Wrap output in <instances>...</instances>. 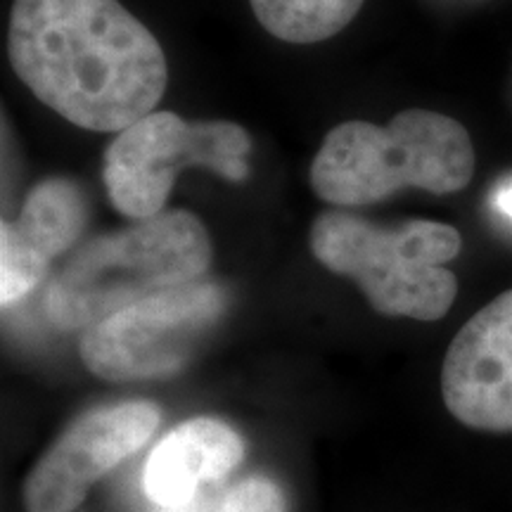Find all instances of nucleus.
Listing matches in <instances>:
<instances>
[{
    "label": "nucleus",
    "instance_id": "1",
    "mask_svg": "<svg viewBox=\"0 0 512 512\" xmlns=\"http://www.w3.org/2000/svg\"><path fill=\"white\" fill-rule=\"evenodd\" d=\"M8 57L43 105L98 133L155 112L169 83L155 34L119 0H15Z\"/></svg>",
    "mask_w": 512,
    "mask_h": 512
},
{
    "label": "nucleus",
    "instance_id": "2",
    "mask_svg": "<svg viewBox=\"0 0 512 512\" xmlns=\"http://www.w3.org/2000/svg\"><path fill=\"white\" fill-rule=\"evenodd\" d=\"M214 245L195 214L162 211L74 249L46 290V313L60 330H88L152 294L209 271Z\"/></svg>",
    "mask_w": 512,
    "mask_h": 512
},
{
    "label": "nucleus",
    "instance_id": "3",
    "mask_svg": "<svg viewBox=\"0 0 512 512\" xmlns=\"http://www.w3.org/2000/svg\"><path fill=\"white\" fill-rule=\"evenodd\" d=\"M467 128L446 114L411 107L387 126L344 121L330 128L311 164V188L337 207L387 200L403 188L451 195L475 176Z\"/></svg>",
    "mask_w": 512,
    "mask_h": 512
},
{
    "label": "nucleus",
    "instance_id": "4",
    "mask_svg": "<svg viewBox=\"0 0 512 512\" xmlns=\"http://www.w3.org/2000/svg\"><path fill=\"white\" fill-rule=\"evenodd\" d=\"M309 247L318 264L354 280L382 316L432 323L458 297V278L446 264L460 254L463 238L448 223L413 219L380 228L330 209L313 221Z\"/></svg>",
    "mask_w": 512,
    "mask_h": 512
},
{
    "label": "nucleus",
    "instance_id": "5",
    "mask_svg": "<svg viewBox=\"0 0 512 512\" xmlns=\"http://www.w3.org/2000/svg\"><path fill=\"white\" fill-rule=\"evenodd\" d=\"M252 138L235 121H185L155 110L107 145L102 181L121 216L145 221L166 207L183 169H209L230 183L249 176Z\"/></svg>",
    "mask_w": 512,
    "mask_h": 512
},
{
    "label": "nucleus",
    "instance_id": "6",
    "mask_svg": "<svg viewBox=\"0 0 512 512\" xmlns=\"http://www.w3.org/2000/svg\"><path fill=\"white\" fill-rule=\"evenodd\" d=\"M226 306V290L207 280L152 294L83 330L81 361L107 382L174 377L192 361Z\"/></svg>",
    "mask_w": 512,
    "mask_h": 512
},
{
    "label": "nucleus",
    "instance_id": "7",
    "mask_svg": "<svg viewBox=\"0 0 512 512\" xmlns=\"http://www.w3.org/2000/svg\"><path fill=\"white\" fill-rule=\"evenodd\" d=\"M162 422L152 401H121L81 413L46 448L24 482L27 512H74L91 486L138 453Z\"/></svg>",
    "mask_w": 512,
    "mask_h": 512
},
{
    "label": "nucleus",
    "instance_id": "8",
    "mask_svg": "<svg viewBox=\"0 0 512 512\" xmlns=\"http://www.w3.org/2000/svg\"><path fill=\"white\" fill-rule=\"evenodd\" d=\"M441 396L458 422L482 432H512V290L479 309L441 366Z\"/></svg>",
    "mask_w": 512,
    "mask_h": 512
},
{
    "label": "nucleus",
    "instance_id": "9",
    "mask_svg": "<svg viewBox=\"0 0 512 512\" xmlns=\"http://www.w3.org/2000/svg\"><path fill=\"white\" fill-rule=\"evenodd\" d=\"M86 192L69 178H46L29 190L17 221L0 223V302L10 309L46 278L50 261L81 238Z\"/></svg>",
    "mask_w": 512,
    "mask_h": 512
},
{
    "label": "nucleus",
    "instance_id": "10",
    "mask_svg": "<svg viewBox=\"0 0 512 512\" xmlns=\"http://www.w3.org/2000/svg\"><path fill=\"white\" fill-rule=\"evenodd\" d=\"M245 458V441L216 418H190L152 448L143 467V491L155 508H178L219 486Z\"/></svg>",
    "mask_w": 512,
    "mask_h": 512
},
{
    "label": "nucleus",
    "instance_id": "11",
    "mask_svg": "<svg viewBox=\"0 0 512 512\" xmlns=\"http://www.w3.org/2000/svg\"><path fill=\"white\" fill-rule=\"evenodd\" d=\"M366 0H249L268 34L294 46L328 41L354 22Z\"/></svg>",
    "mask_w": 512,
    "mask_h": 512
},
{
    "label": "nucleus",
    "instance_id": "12",
    "mask_svg": "<svg viewBox=\"0 0 512 512\" xmlns=\"http://www.w3.org/2000/svg\"><path fill=\"white\" fill-rule=\"evenodd\" d=\"M155 512H290V503L278 482L252 475L228 486H211L178 508H157Z\"/></svg>",
    "mask_w": 512,
    "mask_h": 512
},
{
    "label": "nucleus",
    "instance_id": "13",
    "mask_svg": "<svg viewBox=\"0 0 512 512\" xmlns=\"http://www.w3.org/2000/svg\"><path fill=\"white\" fill-rule=\"evenodd\" d=\"M496 207L512 219V183L503 185V188L496 192Z\"/></svg>",
    "mask_w": 512,
    "mask_h": 512
}]
</instances>
